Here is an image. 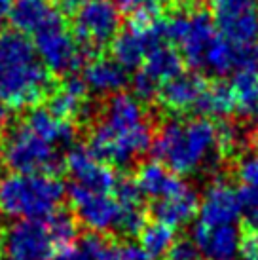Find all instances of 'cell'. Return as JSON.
<instances>
[{
  "mask_svg": "<svg viewBox=\"0 0 258 260\" xmlns=\"http://www.w3.org/2000/svg\"><path fill=\"white\" fill-rule=\"evenodd\" d=\"M152 125L135 95L118 93L107 101L103 114L93 123L89 150L110 166L127 167L152 146Z\"/></svg>",
  "mask_w": 258,
  "mask_h": 260,
  "instance_id": "6da1fadb",
  "label": "cell"
},
{
  "mask_svg": "<svg viewBox=\"0 0 258 260\" xmlns=\"http://www.w3.org/2000/svg\"><path fill=\"white\" fill-rule=\"evenodd\" d=\"M156 161L177 175L218 167L216 125L207 118L169 120L158 129L150 146Z\"/></svg>",
  "mask_w": 258,
  "mask_h": 260,
  "instance_id": "7a4b0ae2",
  "label": "cell"
},
{
  "mask_svg": "<svg viewBox=\"0 0 258 260\" xmlns=\"http://www.w3.org/2000/svg\"><path fill=\"white\" fill-rule=\"evenodd\" d=\"M50 89V73L35 46L19 32H0V103L14 109L35 107Z\"/></svg>",
  "mask_w": 258,
  "mask_h": 260,
  "instance_id": "3957f363",
  "label": "cell"
},
{
  "mask_svg": "<svg viewBox=\"0 0 258 260\" xmlns=\"http://www.w3.org/2000/svg\"><path fill=\"white\" fill-rule=\"evenodd\" d=\"M64 200V184L51 173H8L0 177V213L17 220H46Z\"/></svg>",
  "mask_w": 258,
  "mask_h": 260,
  "instance_id": "277c9868",
  "label": "cell"
},
{
  "mask_svg": "<svg viewBox=\"0 0 258 260\" xmlns=\"http://www.w3.org/2000/svg\"><path fill=\"white\" fill-rule=\"evenodd\" d=\"M0 159L12 173H53L59 154L55 146L19 122L8 129Z\"/></svg>",
  "mask_w": 258,
  "mask_h": 260,
  "instance_id": "5b68a950",
  "label": "cell"
},
{
  "mask_svg": "<svg viewBox=\"0 0 258 260\" xmlns=\"http://www.w3.org/2000/svg\"><path fill=\"white\" fill-rule=\"evenodd\" d=\"M165 38V19L156 12H139L133 14L129 25L112 42L114 61L127 71L143 67L152 50L162 46Z\"/></svg>",
  "mask_w": 258,
  "mask_h": 260,
  "instance_id": "8992f818",
  "label": "cell"
},
{
  "mask_svg": "<svg viewBox=\"0 0 258 260\" xmlns=\"http://www.w3.org/2000/svg\"><path fill=\"white\" fill-rule=\"evenodd\" d=\"M122 29V14L114 0H84L74 10V37L86 50L114 42Z\"/></svg>",
  "mask_w": 258,
  "mask_h": 260,
  "instance_id": "52a82bcc",
  "label": "cell"
},
{
  "mask_svg": "<svg viewBox=\"0 0 258 260\" xmlns=\"http://www.w3.org/2000/svg\"><path fill=\"white\" fill-rule=\"evenodd\" d=\"M216 35L213 17L203 10L192 14L179 12L165 19V38L179 44L184 61L194 69H201L205 51Z\"/></svg>",
  "mask_w": 258,
  "mask_h": 260,
  "instance_id": "ba28073f",
  "label": "cell"
},
{
  "mask_svg": "<svg viewBox=\"0 0 258 260\" xmlns=\"http://www.w3.org/2000/svg\"><path fill=\"white\" fill-rule=\"evenodd\" d=\"M57 249L48 220H17L0 236L4 260H48Z\"/></svg>",
  "mask_w": 258,
  "mask_h": 260,
  "instance_id": "9c48e42d",
  "label": "cell"
},
{
  "mask_svg": "<svg viewBox=\"0 0 258 260\" xmlns=\"http://www.w3.org/2000/svg\"><path fill=\"white\" fill-rule=\"evenodd\" d=\"M35 50L48 73L72 74L84 63L87 50L78 42L64 21L51 25L35 37Z\"/></svg>",
  "mask_w": 258,
  "mask_h": 260,
  "instance_id": "30bf717a",
  "label": "cell"
},
{
  "mask_svg": "<svg viewBox=\"0 0 258 260\" xmlns=\"http://www.w3.org/2000/svg\"><path fill=\"white\" fill-rule=\"evenodd\" d=\"M74 215L86 228L93 230V234L118 232L122 220L123 207L116 200L114 194H99L80 186H69Z\"/></svg>",
  "mask_w": 258,
  "mask_h": 260,
  "instance_id": "8fae6325",
  "label": "cell"
},
{
  "mask_svg": "<svg viewBox=\"0 0 258 260\" xmlns=\"http://www.w3.org/2000/svg\"><path fill=\"white\" fill-rule=\"evenodd\" d=\"M64 166L71 177L72 186H80L99 192V194H112L118 182L112 167L101 161L89 146H74L64 158Z\"/></svg>",
  "mask_w": 258,
  "mask_h": 260,
  "instance_id": "7c38bea8",
  "label": "cell"
},
{
  "mask_svg": "<svg viewBox=\"0 0 258 260\" xmlns=\"http://www.w3.org/2000/svg\"><path fill=\"white\" fill-rule=\"evenodd\" d=\"M198 215H200L198 224L207 228L236 224L237 218L241 217L237 190L224 181L213 182L201 198Z\"/></svg>",
  "mask_w": 258,
  "mask_h": 260,
  "instance_id": "4fadbf2b",
  "label": "cell"
},
{
  "mask_svg": "<svg viewBox=\"0 0 258 260\" xmlns=\"http://www.w3.org/2000/svg\"><path fill=\"white\" fill-rule=\"evenodd\" d=\"M192 243L205 260H236L241 253V232L236 224L207 228L196 224L192 230Z\"/></svg>",
  "mask_w": 258,
  "mask_h": 260,
  "instance_id": "5bb4252c",
  "label": "cell"
},
{
  "mask_svg": "<svg viewBox=\"0 0 258 260\" xmlns=\"http://www.w3.org/2000/svg\"><path fill=\"white\" fill-rule=\"evenodd\" d=\"M10 21L15 32L23 37H36L59 21H64L61 10L51 0H14Z\"/></svg>",
  "mask_w": 258,
  "mask_h": 260,
  "instance_id": "9a60e30c",
  "label": "cell"
},
{
  "mask_svg": "<svg viewBox=\"0 0 258 260\" xmlns=\"http://www.w3.org/2000/svg\"><path fill=\"white\" fill-rule=\"evenodd\" d=\"M207 82L201 74L180 73L159 87L158 99L162 107L173 112L196 110L200 99L207 91Z\"/></svg>",
  "mask_w": 258,
  "mask_h": 260,
  "instance_id": "2e32d148",
  "label": "cell"
},
{
  "mask_svg": "<svg viewBox=\"0 0 258 260\" xmlns=\"http://www.w3.org/2000/svg\"><path fill=\"white\" fill-rule=\"evenodd\" d=\"M82 80L95 95H118L127 84V73L114 59L97 57L84 67Z\"/></svg>",
  "mask_w": 258,
  "mask_h": 260,
  "instance_id": "e0dca14e",
  "label": "cell"
},
{
  "mask_svg": "<svg viewBox=\"0 0 258 260\" xmlns=\"http://www.w3.org/2000/svg\"><path fill=\"white\" fill-rule=\"evenodd\" d=\"M29 129H33L36 135L46 139L55 148L67 146L74 139V125L72 122L57 116L48 107H33L21 120Z\"/></svg>",
  "mask_w": 258,
  "mask_h": 260,
  "instance_id": "ac0fdd59",
  "label": "cell"
},
{
  "mask_svg": "<svg viewBox=\"0 0 258 260\" xmlns=\"http://www.w3.org/2000/svg\"><path fill=\"white\" fill-rule=\"evenodd\" d=\"M48 109L53 110L57 116L64 120H80L89 114V105H87V87L84 84L82 76L71 74L64 80L61 87L53 91Z\"/></svg>",
  "mask_w": 258,
  "mask_h": 260,
  "instance_id": "d6986e66",
  "label": "cell"
},
{
  "mask_svg": "<svg viewBox=\"0 0 258 260\" xmlns=\"http://www.w3.org/2000/svg\"><path fill=\"white\" fill-rule=\"evenodd\" d=\"M135 182L139 184L143 196H148L156 202L165 200V198L177 194L182 188L188 186L186 182L179 179L165 166H162L159 161H146V164H143L137 171Z\"/></svg>",
  "mask_w": 258,
  "mask_h": 260,
  "instance_id": "ffe728a7",
  "label": "cell"
},
{
  "mask_svg": "<svg viewBox=\"0 0 258 260\" xmlns=\"http://www.w3.org/2000/svg\"><path fill=\"white\" fill-rule=\"evenodd\" d=\"M198 209H200V200L192 188L186 186L177 194L165 198V200L154 202L152 215L156 217L158 222L177 228V226H184L190 222L196 217Z\"/></svg>",
  "mask_w": 258,
  "mask_h": 260,
  "instance_id": "44dd1931",
  "label": "cell"
},
{
  "mask_svg": "<svg viewBox=\"0 0 258 260\" xmlns=\"http://www.w3.org/2000/svg\"><path fill=\"white\" fill-rule=\"evenodd\" d=\"M76 260H144L137 245H122L103 238L101 234H87L74 249Z\"/></svg>",
  "mask_w": 258,
  "mask_h": 260,
  "instance_id": "7402d4cb",
  "label": "cell"
},
{
  "mask_svg": "<svg viewBox=\"0 0 258 260\" xmlns=\"http://www.w3.org/2000/svg\"><path fill=\"white\" fill-rule=\"evenodd\" d=\"M175 247V228L164 222L146 224L141 232V243L139 249L143 253L144 260H162L167 258Z\"/></svg>",
  "mask_w": 258,
  "mask_h": 260,
  "instance_id": "603a6c76",
  "label": "cell"
},
{
  "mask_svg": "<svg viewBox=\"0 0 258 260\" xmlns=\"http://www.w3.org/2000/svg\"><path fill=\"white\" fill-rule=\"evenodd\" d=\"M141 71L148 74L154 82H158L159 86H164L167 80L182 73V57L179 51L169 46H158L156 50L150 51Z\"/></svg>",
  "mask_w": 258,
  "mask_h": 260,
  "instance_id": "cb8c5ba5",
  "label": "cell"
},
{
  "mask_svg": "<svg viewBox=\"0 0 258 260\" xmlns=\"http://www.w3.org/2000/svg\"><path fill=\"white\" fill-rule=\"evenodd\" d=\"M203 71L215 74V76H224V74L236 73L237 71V46L232 44L230 40L216 35L215 40L205 51L203 57Z\"/></svg>",
  "mask_w": 258,
  "mask_h": 260,
  "instance_id": "d4e9b609",
  "label": "cell"
},
{
  "mask_svg": "<svg viewBox=\"0 0 258 260\" xmlns=\"http://www.w3.org/2000/svg\"><path fill=\"white\" fill-rule=\"evenodd\" d=\"M237 110L236 95L232 91V87L228 84H213L207 87V91L203 93L200 99L198 107L194 112L205 116H215V118H228L230 114H234Z\"/></svg>",
  "mask_w": 258,
  "mask_h": 260,
  "instance_id": "484cf974",
  "label": "cell"
},
{
  "mask_svg": "<svg viewBox=\"0 0 258 260\" xmlns=\"http://www.w3.org/2000/svg\"><path fill=\"white\" fill-rule=\"evenodd\" d=\"M218 29L226 40L236 46H249L258 42V12L239 15L218 23Z\"/></svg>",
  "mask_w": 258,
  "mask_h": 260,
  "instance_id": "4316f807",
  "label": "cell"
},
{
  "mask_svg": "<svg viewBox=\"0 0 258 260\" xmlns=\"http://www.w3.org/2000/svg\"><path fill=\"white\" fill-rule=\"evenodd\" d=\"M230 87L236 95L237 110L247 116L258 103V73H254V71H237L232 78Z\"/></svg>",
  "mask_w": 258,
  "mask_h": 260,
  "instance_id": "83f0119b",
  "label": "cell"
},
{
  "mask_svg": "<svg viewBox=\"0 0 258 260\" xmlns=\"http://www.w3.org/2000/svg\"><path fill=\"white\" fill-rule=\"evenodd\" d=\"M207 2L215 14L216 23L256 12L258 8V0H207Z\"/></svg>",
  "mask_w": 258,
  "mask_h": 260,
  "instance_id": "f1b7e54d",
  "label": "cell"
},
{
  "mask_svg": "<svg viewBox=\"0 0 258 260\" xmlns=\"http://www.w3.org/2000/svg\"><path fill=\"white\" fill-rule=\"evenodd\" d=\"M46 220H48V226H50L51 230V236H53L55 243H57V249H69V245L76 238V230H78L76 228V220L71 215L61 213V211H57L55 215H51Z\"/></svg>",
  "mask_w": 258,
  "mask_h": 260,
  "instance_id": "f546056e",
  "label": "cell"
},
{
  "mask_svg": "<svg viewBox=\"0 0 258 260\" xmlns=\"http://www.w3.org/2000/svg\"><path fill=\"white\" fill-rule=\"evenodd\" d=\"M216 145L220 154H234L241 150V146L245 145L243 129L236 123L222 122L216 127Z\"/></svg>",
  "mask_w": 258,
  "mask_h": 260,
  "instance_id": "4dcf8cb0",
  "label": "cell"
},
{
  "mask_svg": "<svg viewBox=\"0 0 258 260\" xmlns=\"http://www.w3.org/2000/svg\"><path fill=\"white\" fill-rule=\"evenodd\" d=\"M241 217L252 232H258V188L241 186L237 190Z\"/></svg>",
  "mask_w": 258,
  "mask_h": 260,
  "instance_id": "1f68e13d",
  "label": "cell"
},
{
  "mask_svg": "<svg viewBox=\"0 0 258 260\" xmlns=\"http://www.w3.org/2000/svg\"><path fill=\"white\" fill-rule=\"evenodd\" d=\"M112 194L116 196L122 207H143L144 196L135 179H118Z\"/></svg>",
  "mask_w": 258,
  "mask_h": 260,
  "instance_id": "d6a6232c",
  "label": "cell"
},
{
  "mask_svg": "<svg viewBox=\"0 0 258 260\" xmlns=\"http://www.w3.org/2000/svg\"><path fill=\"white\" fill-rule=\"evenodd\" d=\"M237 179L241 186L258 188V154H247L237 164Z\"/></svg>",
  "mask_w": 258,
  "mask_h": 260,
  "instance_id": "836d02e7",
  "label": "cell"
},
{
  "mask_svg": "<svg viewBox=\"0 0 258 260\" xmlns=\"http://www.w3.org/2000/svg\"><path fill=\"white\" fill-rule=\"evenodd\" d=\"M133 91H135V97L137 99H143V101H150L154 97H158L159 93V84L158 82H154V80L148 76V74H144L143 71H139L135 74V78H133Z\"/></svg>",
  "mask_w": 258,
  "mask_h": 260,
  "instance_id": "e575fe53",
  "label": "cell"
},
{
  "mask_svg": "<svg viewBox=\"0 0 258 260\" xmlns=\"http://www.w3.org/2000/svg\"><path fill=\"white\" fill-rule=\"evenodd\" d=\"M167 260H201V254L192 241H179L167 254Z\"/></svg>",
  "mask_w": 258,
  "mask_h": 260,
  "instance_id": "d590c367",
  "label": "cell"
},
{
  "mask_svg": "<svg viewBox=\"0 0 258 260\" xmlns=\"http://www.w3.org/2000/svg\"><path fill=\"white\" fill-rule=\"evenodd\" d=\"M116 6L139 14V12H156V8L164 2V0H114Z\"/></svg>",
  "mask_w": 258,
  "mask_h": 260,
  "instance_id": "8d00e7d4",
  "label": "cell"
},
{
  "mask_svg": "<svg viewBox=\"0 0 258 260\" xmlns=\"http://www.w3.org/2000/svg\"><path fill=\"white\" fill-rule=\"evenodd\" d=\"M241 253L247 260H258V232H252L241 243Z\"/></svg>",
  "mask_w": 258,
  "mask_h": 260,
  "instance_id": "74e56055",
  "label": "cell"
},
{
  "mask_svg": "<svg viewBox=\"0 0 258 260\" xmlns=\"http://www.w3.org/2000/svg\"><path fill=\"white\" fill-rule=\"evenodd\" d=\"M12 6H14V0H0V25L6 19H10Z\"/></svg>",
  "mask_w": 258,
  "mask_h": 260,
  "instance_id": "f35d334b",
  "label": "cell"
},
{
  "mask_svg": "<svg viewBox=\"0 0 258 260\" xmlns=\"http://www.w3.org/2000/svg\"><path fill=\"white\" fill-rule=\"evenodd\" d=\"M48 260H76V254H74V249H59L55 254H51Z\"/></svg>",
  "mask_w": 258,
  "mask_h": 260,
  "instance_id": "ab89813d",
  "label": "cell"
},
{
  "mask_svg": "<svg viewBox=\"0 0 258 260\" xmlns=\"http://www.w3.org/2000/svg\"><path fill=\"white\" fill-rule=\"evenodd\" d=\"M82 2H84V0H55V6L64 8V10H72V12H74Z\"/></svg>",
  "mask_w": 258,
  "mask_h": 260,
  "instance_id": "60d3db41",
  "label": "cell"
},
{
  "mask_svg": "<svg viewBox=\"0 0 258 260\" xmlns=\"http://www.w3.org/2000/svg\"><path fill=\"white\" fill-rule=\"evenodd\" d=\"M6 125H8V110H6V107L0 103V137L4 135Z\"/></svg>",
  "mask_w": 258,
  "mask_h": 260,
  "instance_id": "b9f144b4",
  "label": "cell"
},
{
  "mask_svg": "<svg viewBox=\"0 0 258 260\" xmlns=\"http://www.w3.org/2000/svg\"><path fill=\"white\" fill-rule=\"evenodd\" d=\"M247 116L251 118V122H252V123H256V125H258V103L254 105V107H252L251 112H249Z\"/></svg>",
  "mask_w": 258,
  "mask_h": 260,
  "instance_id": "7bdbcfd3",
  "label": "cell"
},
{
  "mask_svg": "<svg viewBox=\"0 0 258 260\" xmlns=\"http://www.w3.org/2000/svg\"><path fill=\"white\" fill-rule=\"evenodd\" d=\"M256 146H258V139H256Z\"/></svg>",
  "mask_w": 258,
  "mask_h": 260,
  "instance_id": "ee69618b",
  "label": "cell"
},
{
  "mask_svg": "<svg viewBox=\"0 0 258 260\" xmlns=\"http://www.w3.org/2000/svg\"><path fill=\"white\" fill-rule=\"evenodd\" d=\"M0 260H2V258H0Z\"/></svg>",
  "mask_w": 258,
  "mask_h": 260,
  "instance_id": "f6af8a7d",
  "label": "cell"
}]
</instances>
